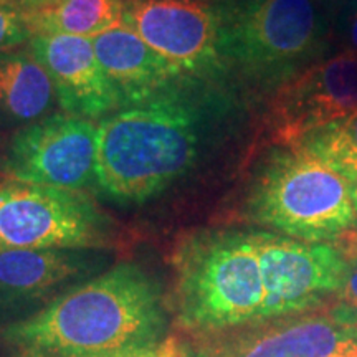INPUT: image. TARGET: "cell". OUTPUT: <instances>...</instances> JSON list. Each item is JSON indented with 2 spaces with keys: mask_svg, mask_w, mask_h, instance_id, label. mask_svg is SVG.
I'll return each mask as SVG.
<instances>
[{
  "mask_svg": "<svg viewBox=\"0 0 357 357\" xmlns=\"http://www.w3.org/2000/svg\"><path fill=\"white\" fill-rule=\"evenodd\" d=\"M100 266L89 250H7L0 252V318L60 296L65 287L83 280Z\"/></svg>",
  "mask_w": 357,
  "mask_h": 357,
  "instance_id": "14",
  "label": "cell"
},
{
  "mask_svg": "<svg viewBox=\"0 0 357 357\" xmlns=\"http://www.w3.org/2000/svg\"><path fill=\"white\" fill-rule=\"evenodd\" d=\"M202 126L189 86L114 111L98 124L96 185L119 204L155 197L194 166Z\"/></svg>",
  "mask_w": 357,
  "mask_h": 357,
  "instance_id": "2",
  "label": "cell"
},
{
  "mask_svg": "<svg viewBox=\"0 0 357 357\" xmlns=\"http://www.w3.org/2000/svg\"><path fill=\"white\" fill-rule=\"evenodd\" d=\"M339 300H341V305L357 311V260L349 266L344 284L339 291Z\"/></svg>",
  "mask_w": 357,
  "mask_h": 357,
  "instance_id": "19",
  "label": "cell"
},
{
  "mask_svg": "<svg viewBox=\"0 0 357 357\" xmlns=\"http://www.w3.org/2000/svg\"><path fill=\"white\" fill-rule=\"evenodd\" d=\"M2 337L20 357L154 356L172 342L162 289L128 261L6 326Z\"/></svg>",
  "mask_w": 357,
  "mask_h": 357,
  "instance_id": "1",
  "label": "cell"
},
{
  "mask_svg": "<svg viewBox=\"0 0 357 357\" xmlns=\"http://www.w3.org/2000/svg\"><path fill=\"white\" fill-rule=\"evenodd\" d=\"M265 280L263 321L324 306L339 294L351 263L329 243H311L270 230H255Z\"/></svg>",
  "mask_w": 357,
  "mask_h": 357,
  "instance_id": "8",
  "label": "cell"
},
{
  "mask_svg": "<svg viewBox=\"0 0 357 357\" xmlns=\"http://www.w3.org/2000/svg\"><path fill=\"white\" fill-rule=\"evenodd\" d=\"M121 22L192 79L220 70V13L207 0H124Z\"/></svg>",
  "mask_w": 357,
  "mask_h": 357,
  "instance_id": "10",
  "label": "cell"
},
{
  "mask_svg": "<svg viewBox=\"0 0 357 357\" xmlns=\"http://www.w3.org/2000/svg\"><path fill=\"white\" fill-rule=\"evenodd\" d=\"M349 194H351L352 205H354V211L357 213V181L349 182Z\"/></svg>",
  "mask_w": 357,
  "mask_h": 357,
  "instance_id": "23",
  "label": "cell"
},
{
  "mask_svg": "<svg viewBox=\"0 0 357 357\" xmlns=\"http://www.w3.org/2000/svg\"><path fill=\"white\" fill-rule=\"evenodd\" d=\"M159 357H187V352H185V347L178 346V344H176V342H174V344L169 347V349L164 352L162 356H159Z\"/></svg>",
  "mask_w": 357,
  "mask_h": 357,
  "instance_id": "21",
  "label": "cell"
},
{
  "mask_svg": "<svg viewBox=\"0 0 357 357\" xmlns=\"http://www.w3.org/2000/svg\"><path fill=\"white\" fill-rule=\"evenodd\" d=\"M109 242V218L82 190L0 181V252L101 250Z\"/></svg>",
  "mask_w": 357,
  "mask_h": 357,
  "instance_id": "6",
  "label": "cell"
},
{
  "mask_svg": "<svg viewBox=\"0 0 357 357\" xmlns=\"http://www.w3.org/2000/svg\"><path fill=\"white\" fill-rule=\"evenodd\" d=\"M33 37L20 0H0V53L15 50Z\"/></svg>",
  "mask_w": 357,
  "mask_h": 357,
  "instance_id": "18",
  "label": "cell"
},
{
  "mask_svg": "<svg viewBox=\"0 0 357 357\" xmlns=\"http://www.w3.org/2000/svg\"><path fill=\"white\" fill-rule=\"evenodd\" d=\"M172 344H174V341H172V342H171V344H169V346L166 347V349H164L162 352H159V354H154V356H134V357H159V356H162V354H164V352H166V351L169 349V347H171Z\"/></svg>",
  "mask_w": 357,
  "mask_h": 357,
  "instance_id": "24",
  "label": "cell"
},
{
  "mask_svg": "<svg viewBox=\"0 0 357 357\" xmlns=\"http://www.w3.org/2000/svg\"><path fill=\"white\" fill-rule=\"evenodd\" d=\"M55 100L52 79L32 53H0V121L26 126L45 118Z\"/></svg>",
  "mask_w": 357,
  "mask_h": 357,
  "instance_id": "15",
  "label": "cell"
},
{
  "mask_svg": "<svg viewBox=\"0 0 357 357\" xmlns=\"http://www.w3.org/2000/svg\"><path fill=\"white\" fill-rule=\"evenodd\" d=\"M357 111V53L312 65L280 91L273 128L280 146L294 144Z\"/></svg>",
  "mask_w": 357,
  "mask_h": 357,
  "instance_id": "11",
  "label": "cell"
},
{
  "mask_svg": "<svg viewBox=\"0 0 357 357\" xmlns=\"http://www.w3.org/2000/svg\"><path fill=\"white\" fill-rule=\"evenodd\" d=\"M98 126L70 113L45 116L8 142L2 171L8 178L82 190L95 181Z\"/></svg>",
  "mask_w": 357,
  "mask_h": 357,
  "instance_id": "9",
  "label": "cell"
},
{
  "mask_svg": "<svg viewBox=\"0 0 357 357\" xmlns=\"http://www.w3.org/2000/svg\"><path fill=\"white\" fill-rule=\"evenodd\" d=\"M29 48L47 70L56 101L65 113L95 119L121 109L91 38L37 33L29 42Z\"/></svg>",
  "mask_w": 357,
  "mask_h": 357,
  "instance_id": "12",
  "label": "cell"
},
{
  "mask_svg": "<svg viewBox=\"0 0 357 357\" xmlns=\"http://www.w3.org/2000/svg\"><path fill=\"white\" fill-rule=\"evenodd\" d=\"M124 0H52L26 10L33 35L93 38L123 20Z\"/></svg>",
  "mask_w": 357,
  "mask_h": 357,
  "instance_id": "16",
  "label": "cell"
},
{
  "mask_svg": "<svg viewBox=\"0 0 357 357\" xmlns=\"http://www.w3.org/2000/svg\"><path fill=\"white\" fill-rule=\"evenodd\" d=\"M187 357H357V311L344 305L192 339Z\"/></svg>",
  "mask_w": 357,
  "mask_h": 357,
  "instance_id": "7",
  "label": "cell"
},
{
  "mask_svg": "<svg viewBox=\"0 0 357 357\" xmlns=\"http://www.w3.org/2000/svg\"><path fill=\"white\" fill-rule=\"evenodd\" d=\"M218 13L223 61L260 79L291 73L324 37L318 0H231Z\"/></svg>",
  "mask_w": 357,
  "mask_h": 357,
  "instance_id": "5",
  "label": "cell"
},
{
  "mask_svg": "<svg viewBox=\"0 0 357 357\" xmlns=\"http://www.w3.org/2000/svg\"><path fill=\"white\" fill-rule=\"evenodd\" d=\"M248 217L275 234L311 243L336 240L356 225L349 181L305 146H280L263 164Z\"/></svg>",
  "mask_w": 357,
  "mask_h": 357,
  "instance_id": "4",
  "label": "cell"
},
{
  "mask_svg": "<svg viewBox=\"0 0 357 357\" xmlns=\"http://www.w3.org/2000/svg\"><path fill=\"white\" fill-rule=\"evenodd\" d=\"M300 144L349 182L357 181V111L310 134Z\"/></svg>",
  "mask_w": 357,
  "mask_h": 357,
  "instance_id": "17",
  "label": "cell"
},
{
  "mask_svg": "<svg viewBox=\"0 0 357 357\" xmlns=\"http://www.w3.org/2000/svg\"><path fill=\"white\" fill-rule=\"evenodd\" d=\"M47 2H52V0H20V3L24 6L25 10H32V8H37Z\"/></svg>",
  "mask_w": 357,
  "mask_h": 357,
  "instance_id": "22",
  "label": "cell"
},
{
  "mask_svg": "<svg viewBox=\"0 0 357 357\" xmlns=\"http://www.w3.org/2000/svg\"><path fill=\"white\" fill-rule=\"evenodd\" d=\"M91 43L121 108L158 100L194 82L123 22L93 37Z\"/></svg>",
  "mask_w": 357,
  "mask_h": 357,
  "instance_id": "13",
  "label": "cell"
},
{
  "mask_svg": "<svg viewBox=\"0 0 357 357\" xmlns=\"http://www.w3.org/2000/svg\"><path fill=\"white\" fill-rule=\"evenodd\" d=\"M172 312L192 339L261 323L265 280L255 230H197L172 257Z\"/></svg>",
  "mask_w": 357,
  "mask_h": 357,
  "instance_id": "3",
  "label": "cell"
},
{
  "mask_svg": "<svg viewBox=\"0 0 357 357\" xmlns=\"http://www.w3.org/2000/svg\"><path fill=\"white\" fill-rule=\"evenodd\" d=\"M344 35H346V42L349 45V50L352 53H357V6L352 8L346 19V25H344Z\"/></svg>",
  "mask_w": 357,
  "mask_h": 357,
  "instance_id": "20",
  "label": "cell"
}]
</instances>
